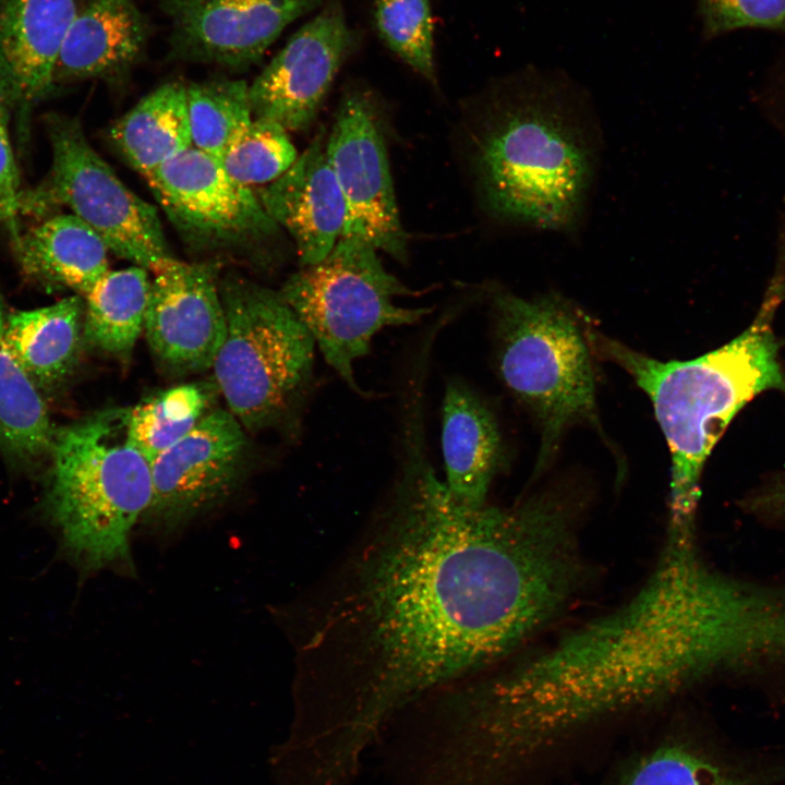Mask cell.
<instances>
[{"label":"cell","instance_id":"obj_1","mask_svg":"<svg viewBox=\"0 0 785 785\" xmlns=\"http://www.w3.org/2000/svg\"><path fill=\"white\" fill-rule=\"evenodd\" d=\"M422 427L407 421L390 490L304 608L295 713L279 750L309 785H358L397 715L517 653L584 583L567 496L461 506Z\"/></svg>","mask_w":785,"mask_h":785},{"label":"cell","instance_id":"obj_2","mask_svg":"<svg viewBox=\"0 0 785 785\" xmlns=\"http://www.w3.org/2000/svg\"><path fill=\"white\" fill-rule=\"evenodd\" d=\"M737 581L695 536L669 534L650 577L618 607L466 678L464 721L493 774L514 784L576 733L735 674L745 642Z\"/></svg>","mask_w":785,"mask_h":785},{"label":"cell","instance_id":"obj_3","mask_svg":"<svg viewBox=\"0 0 785 785\" xmlns=\"http://www.w3.org/2000/svg\"><path fill=\"white\" fill-rule=\"evenodd\" d=\"M471 166L486 210L506 224L570 232L587 209L601 132L566 80L527 71L481 98Z\"/></svg>","mask_w":785,"mask_h":785},{"label":"cell","instance_id":"obj_4","mask_svg":"<svg viewBox=\"0 0 785 785\" xmlns=\"http://www.w3.org/2000/svg\"><path fill=\"white\" fill-rule=\"evenodd\" d=\"M785 274L772 278L749 326L727 343L687 361H660L596 336L597 347L649 397L671 458L669 532L695 534L703 467L735 415L766 390L785 391L773 322Z\"/></svg>","mask_w":785,"mask_h":785},{"label":"cell","instance_id":"obj_5","mask_svg":"<svg viewBox=\"0 0 785 785\" xmlns=\"http://www.w3.org/2000/svg\"><path fill=\"white\" fill-rule=\"evenodd\" d=\"M129 408L106 409L56 431L47 508L86 570L132 568L131 532L153 497L149 461L132 443Z\"/></svg>","mask_w":785,"mask_h":785},{"label":"cell","instance_id":"obj_6","mask_svg":"<svg viewBox=\"0 0 785 785\" xmlns=\"http://www.w3.org/2000/svg\"><path fill=\"white\" fill-rule=\"evenodd\" d=\"M498 374L541 426V467L565 430L595 421V384L576 315L559 298L492 295Z\"/></svg>","mask_w":785,"mask_h":785},{"label":"cell","instance_id":"obj_7","mask_svg":"<svg viewBox=\"0 0 785 785\" xmlns=\"http://www.w3.org/2000/svg\"><path fill=\"white\" fill-rule=\"evenodd\" d=\"M220 294L227 329L213 365L216 384L242 425L278 421L311 384L315 342L280 292L230 279Z\"/></svg>","mask_w":785,"mask_h":785},{"label":"cell","instance_id":"obj_8","mask_svg":"<svg viewBox=\"0 0 785 785\" xmlns=\"http://www.w3.org/2000/svg\"><path fill=\"white\" fill-rule=\"evenodd\" d=\"M279 292L326 362L363 396L353 363L369 353L374 336L386 327L420 322L431 312L395 303L414 292L385 269L374 247L350 238H339L324 259L292 274Z\"/></svg>","mask_w":785,"mask_h":785},{"label":"cell","instance_id":"obj_9","mask_svg":"<svg viewBox=\"0 0 785 785\" xmlns=\"http://www.w3.org/2000/svg\"><path fill=\"white\" fill-rule=\"evenodd\" d=\"M51 167L36 188L21 192L19 210L46 214L65 206L110 252L150 271L170 252L157 208L131 191L87 141L81 123L48 113Z\"/></svg>","mask_w":785,"mask_h":785},{"label":"cell","instance_id":"obj_10","mask_svg":"<svg viewBox=\"0 0 785 785\" xmlns=\"http://www.w3.org/2000/svg\"><path fill=\"white\" fill-rule=\"evenodd\" d=\"M145 177L169 221L193 249L243 247L279 231L251 186L193 146Z\"/></svg>","mask_w":785,"mask_h":785},{"label":"cell","instance_id":"obj_11","mask_svg":"<svg viewBox=\"0 0 785 785\" xmlns=\"http://www.w3.org/2000/svg\"><path fill=\"white\" fill-rule=\"evenodd\" d=\"M326 153L346 205L340 238L357 239L404 261L408 235L398 213L375 104L367 90L354 88L345 94L326 138Z\"/></svg>","mask_w":785,"mask_h":785},{"label":"cell","instance_id":"obj_12","mask_svg":"<svg viewBox=\"0 0 785 785\" xmlns=\"http://www.w3.org/2000/svg\"><path fill=\"white\" fill-rule=\"evenodd\" d=\"M359 45L360 35L340 0H328L249 85L253 118L271 120L287 131H306Z\"/></svg>","mask_w":785,"mask_h":785},{"label":"cell","instance_id":"obj_13","mask_svg":"<svg viewBox=\"0 0 785 785\" xmlns=\"http://www.w3.org/2000/svg\"><path fill=\"white\" fill-rule=\"evenodd\" d=\"M328 0H159L170 21L168 58L243 71L285 28Z\"/></svg>","mask_w":785,"mask_h":785},{"label":"cell","instance_id":"obj_14","mask_svg":"<svg viewBox=\"0 0 785 785\" xmlns=\"http://www.w3.org/2000/svg\"><path fill=\"white\" fill-rule=\"evenodd\" d=\"M246 438L228 410H210L150 462V523L176 529L226 497L242 467Z\"/></svg>","mask_w":785,"mask_h":785},{"label":"cell","instance_id":"obj_15","mask_svg":"<svg viewBox=\"0 0 785 785\" xmlns=\"http://www.w3.org/2000/svg\"><path fill=\"white\" fill-rule=\"evenodd\" d=\"M149 273L144 331L152 351L174 370L213 369L227 329L216 267L170 256Z\"/></svg>","mask_w":785,"mask_h":785},{"label":"cell","instance_id":"obj_16","mask_svg":"<svg viewBox=\"0 0 785 785\" xmlns=\"http://www.w3.org/2000/svg\"><path fill=\"white\" fill-rule=\"evenodd\" d=\"M326 138L317 133L283 174L256 192L268 215L292 238L302 266L324 259L345 225L346 205Z\"/></svg>","mask_w":785,"mask_h":785},{"label":"cell","instance_id":"obj_17","mask_svg":"<svg viewBox=\"0 0 785 785\" xmlns=\"http://www.w3.org/2000/svg\"><path fill=\"white\" fill-rule=\"evenodd\" d=\"M80 0H0V81L19 107L48 96Z\"/></svg>","mask_w":785,"mask_h":785},{"label":"cell","instance_id":"obj_18","mask_svg":"<svg viewBox=\"0 0 785 785\" xmlns=\"http://www.w3.org/2000/svg\"><path fill=\"white\" fill-rule=\"evenodd\" d=\"M150 26L134 0H80L62 46L56 84L123 82L145 55Z\"/></svg>","mask_w":785,"mask_h":785},{"label":"cell","instance_id":"obj_19","mask_svg":"<svg viewBox=\"0 0 785 785\" xmlns=\"http://www.w3.org/2000/svg\"><path fill=\"white\" fill-rule=\"evenodd\" d=\"M495 415L462 381L447 383L442 409L445 484L454 500L468 508L487 504L502 460Z\"/></svg>","mask_w":785,"mask_h":785},{"label":"cell","instance_id":"obj_20","mask_svg":"<svg viewBox=\"0 0 785 785\" xmlns=\"http://www.w3.org/2000/svg\"><path fill=\"white\" fill-rule=\"evenodd\" d=\"M14 252L28 279L85 297L109 269L105 241L73 214H56L15 233Z\"/></svg>","mask_w":785,"mask_h":785},{"label":"cell","instance_id":"obj_21","mask_svg":"<svg viewBox=\"0 0 785 785\" xmlns=\"http://www.w3.org/2000/svg\"><path fill=\"white\" fill-rule=\"evenodd\" d=\"M84 298L74 294L51 305L7 316L12 352L41 394L71 374L83 336Z\"/></svg>","mask_w":785,"mask_h":785},{"label":"cell","instance_id":"obj_22","mask_svg":"<svg viewBox=\"0 0 785 785\" xmlns=\"http://www.w3.org/2000/svg\"><path fill=\"white\" fill-rule=\"evenodd\" d=\"M109 136L130 167L143 176L192 147L186 85L176 81L159 85L111 125Z\"/></svg>","mask_w":785,"mask_h":785},{"label":"cell","instance_id":"obj_23","mask_svg":"<svg viewBox=\"0 0 785 785\" xmlns=\"http://www.w3.org/2000/svg\"><path fill=\"white\" fill-rule=\"evenodd\" d=\"M132 265L109 270L84 297L83 338L113 355H126L144 331L152 279Z\"/></svg>","mask_w":785,"mask_h":785},{"label":"cell","instance_id":"obj_24","mask_svg":"<svg viewBox=\"0 0 785 785\" xmlns=\"http://www.w3.org/2000/svg\"><path fill=\"white\" fill-rule=\"evenodd\" d=\"M7 316L0 295V450L14 460L33 462L50 454L57 428L43 394L11 350Z\"/></svg>","mask_w":785,"mask_h":785},{"label":"cell","instance_id":"obj_25","mask_svg":"<svg viewBox=\"0 0 785 785\" xmlns=\"http://www.w3.org/2000/svg\"><path fill=\"white\" fill-rule=\"evenodd\" d=\"M777 774L737 766L685 740H668L640 754L613 785H768Z\"/></svg>","mask_w":785,"mask_h":785},{"label":"cell","instance_id":"obj_26","mask_svg":"<svg viewBox=\"0 0 785 785\" xmlns=\"http://www.w3.org/2000/svg\"><path fill=\"white\" fill-rule=\"evenodd\" d=\"M192 146L220 160L238 132L252 119L249 85L216 78L186 85Z\"/></svg>","mask_w":785,"mask_h":785},{"label":"cell","instance_id":"obj_27","mask_svg":"<svg viewBox=\"0 0 785 785\" xmlns=\"http://www.w3.org/2000/svg\"><path fill=\"white\" fill-rule=\"evenodd\" d=\"M210 392L201 384L166 389L128 411L130 438L149 463L186 435L208 412Z\"/></svg>","mask_w":785,"mask_h":785},{"label":"cell","instance_id":"obj_28","mask_svg":"<svg viewBox=\"0 0 785 785\" xmlns=\"http://www.w3.org/2000/svg\"><path fill=\"white\" fill-rule=\"evenodd\" d=\"M373 21L384 45L435 85L434 25L430 0H373Z\"/></svg>","mask_w":785,"mask_h":785},{"label":"cell","instance_id":"obj_29","mask_svg":"<svg viewBox=\"0 0 785 785\" xmlns=\"http://www.w3.org/2000/svg\"><path fill=\"white\" fill-rule=\"evenodd\" d=\"M297 158L295 147L283 126L253 118L233 137L220 162L231 178L251 186L271 183Z\"/></svg>","mask_w":785,"mask_h":785},{"label":"cell","instance_id":"obj_30","mask_svg":"<svg viewBox=\"0 0 785 785\" xmlns=\"http://www.w3.org/2000/svg\"><path fill=\"white\" fill-rule=\"evenodd\" d=\"M698 9L706 37L742 28L785 31V0H699Z\"/></svg>","mask_w":785,"mask_h":785},{"label":"cell","instance_id":"obj_31","mask_svg":"<svg viewBox=\"0 0 785 785\" xmlns=\"http://www.w3.org/2000/svg\"><path fill=\"white\" fill-rule=\"evenodd\" d=\"M19 107L13 92L0 81V201L16 218L20 200V177L10 141L9 123L14 108Z\"/></svg>","mask_w":785,"mask_h":785},{"label":"cell","instance_id":"obj_32","mask_svg":"<svg viewBox=\"0 0 785 785\" xmlns=\"http://www.w3.org/2000/svg\"><path fill=\"white\" fill-rule=\"evenodd\" d=\"M741 505L758 519L785 524V473L751 493Z\"/></svg>","mask_w":785,"mask_h":785},{"label":"cell","instance_id":"obj_33","mask_svg":"<svg viewBox=\"0 0 785 785\" xmlns=\"http://www.w3.org/2000/svg\"><path fill=\"white\" fill-rule=\"evenodd\" d=\"M2 221H10V222H12V224H13V230H15V229H14V228H15V227H14L15 217L13 216V214L11 213V210L9 209V207H8L2 201H0V224H1Z\"/></svg>","mask_w":785,"mask_h":785}]
</instances>
